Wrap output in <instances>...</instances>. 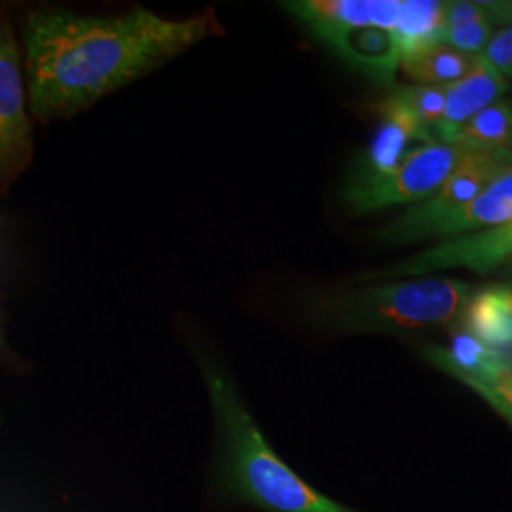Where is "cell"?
I'll return each mask as SVG.
<instances>
[{
  "label": "cell",
  "mask_w": 512,
  "mask_h": 512,
  "mask_svg": "<svg viewBox=\"0 0 512 512\" xmlns=\"http://www.w3.org/2000/svg\"><path fill=\"white\" fill-rule=\"evenodd\" d=\"M222 33L215 10L167 19L147 8L88 16L42 6L23 16L21 59L33 120H69Z\"/></svg>",
  "instance_id": "cell-1"
},
{
  "label": "cell",
  "mask_w": 512,
  "mask_h": 512,
  "mask_svg": "<svg viewBox=\"0 0 512 512\" xmlns=\"http://www.w3.org/2000/svg\"><path fill=\"white\" fill-rule=\"evenodd\" d=\"M194 355L215 418V484L222 499L262 512H357L296 475L260 431L226 366L207 349Z\"/></svg>",
  "instance_id": "cell-2"
},
{
  "label": "cell",
  "mask_w": 512,
  "mask_h": 512,
  "mask_svg": "<svg viewBox=\"0 0 512 512\" xmlns=\"http://www.w3.org/2000/svg\"><path fill=\"white\" fill-rule=\"evenodd\" d=\"M473 293L459 279L410 277L315 294L306 311L315 327L334 334H401L456 321Z\"/></svg>",
  "instance_id": "cell-3"
},
{
  "label": "cell",
  "mask_w": 512,
  "mask_h": 512,
  "mask_svg": "<svg viewBox=\"0 0 512 512\" xmlns=\"http://www.w3.org/2000/svg\"><path fill=\"white\" fill-rule=\"evenodd\" d=\"M283 8L353 71L378 84L401 67L404 0H296Z\"/></svg>",
  "instance_id": "cell-4"
},
{
  "label": "cell",
  "mask_w": 512,
  "mask_h": 512,
  "mask_svg": "<svg viewBox=\"0 0 512 512\" xmlns=\"http://www.w3.org/2000/svg\"><path fill=\"white\" fill-rule=\"evenodd\" d=\"M473 152L459 143H431L416 148L391 173L368 179H346L344 203L353 215L382 211L393 205L427 200L439 190L459 160Z\"/></svg>",
  "instance_id": "cell-5"
},
{
  "label": "cell",
  "mask_w": 512,
  "mask_h": 512,
  "mask_svg": "<svg viewBox=\"0 0 512 512\" xmlns=\"http://www.w3.org/2000/svg\"><path fill=\"white\" fill-rule=\"evenodd\" d=\"M35 126L29 112L23 59L14 27L0 16V198L29 167Z\"/></svg>",
  "instance_id": "cell-6"
},
{
  "label": "cell",
  "mask_w": 512,
  "mask_h": 512,
  "mask_svg": "<svg viewBox=\"0 0 512 512\" xmlns=\"http://www.w3.org/2000/svg\"><path fill=\"white\" fill-rule=\"evenodd\" d=\"M512 258V219L478 232L442 239L425 251L389 264L378 272L359 275V283L427 277L442 270L463 268L478 275L492 274Z\"/></svg>",
  "instance_id": "cell-7"
},
{
  "label": "cell",
  "mask_w": 512,
  "mask_h": 512,
  "mask_svg": "<svg viewBox=\"0 0 512 512\" xmlns=\"http://www.w3.org/2000/svg\"><path fill=\"white\" fill-rule=\"evenodd\" d=\"M509 171H512V148L469 152L459 160L435 194L423 202L410 205L403 215L378 232V238L393 245L408 230L471 202Z\"/></svg>",
  "instance_id": "cell-8"
},
{
  "label": "cell",
  "mask_w": 512,
  "mask_h": 512,
  "mask_svg": "<svg viewBox=\"0 0 512 512\" xmlns=\"http://www.w3.org/2000/svg\"><path fill=\"white\" fill-rule=\"evenodd\" d=\"M423 355L431 365L475 391L512 427V353L488 348L463 332L450 346H431Z\"/></svg>",
  "instance_id": "cell-9"
},
{
  "label": "cell",
  "mask_w": 512,
  "mask_h": 512,
  "mask_svg": "<svg viewBox=\"0 0 512 512\" xmlns=\"http://www.w3.org/2000/svg\"><path fill=\"white\" fill-rule=\"evenodd\" d=\"M380 124L370 143L353 160L346 179H368L391 173L416 148L437 143L433 135L389 93L374 107Z\"/></svg>",
  "instance_id": "cell-10"
},
{
  "label": "cell",
  "mask_w": 512,
  "mask_h": 512,
  "mask_svg": "<svg viewBox=\"0 0 512 512\" xmlns=\"http://www.w3.org/2000/svg\"><path fill=\"white\" fill-rule=\"evenodd\" d=\"M512 219V171L499 177L471 202L427 220L408 230L393 245H408L425 239H448L478 232Z\"/></svg>",
  "instance_id": "cell-11"
},
{
  "label": "cell",
  "mask_w": 512,
  "mask_h": 512,
  "mask_svg": "<svg viewBox=\"0 0 512 512\" xmlns=\"http://www.w3.org/2000/svg\"><path fill=\"white\" fill-rule=\"evenodd\" d=\"M509 90L507 80L497 73L484 55H476L475 65L463 78L446 86L444 112L433 131L435 141L448 143L450 137L480 110L490 107Z\"/></svg>",
  "instance_id": "cell-12"
},
{
  "label": "cell",
  "mask_w": 512,
  "mask_h": 512,
  "mask_svg": "<svg viewBox=\"0 0 512 512\" xmlns=\"http://www.w3.org/2000/svg\"><path fill=\"white\" fill-rule=\"evenodd\" d=\"M461 321L465 332L488 348L512 344V283L490 285L469 298Z\"/></svg>",
  "instance_id": "cell-13"
},
{
  "label": "cell",
  "mask_w": 512,
  "mask_h": 512,
  "mask_svg": "<svg viewBox=\"0 0 512 512\" xmlns=\"http://www.w3.org/2000/svg\"><path fill=\"white\" fill-rule=\"evenodd\" d=\"M476 55L463 54L446 44H435L401 63L404 73L421 86H450L475 65Z\"/></svg>",
  "instance_id": "cell-14"
},
{
  "label": "cell",
  "mask_w": 512,
  "mask_h": 512,
  "mask_svg": "<svg viewBox=\"0 0 512 512\" xmlns=\"http://www.w3.org/2000/svg\"><path fill=\"white\" fill-rule=\"evenodd\" d=\"M448 143H459L471 150L512 148V101L499 99L480 110L450 137Z\"/></svg>",
  "instance_id": "cell-15"
},
{
  "label": "cell",
  "mask_w": 512,
  "mask_h": 512,
  "mask_svg": "<svg viewBox=\"0 0 512 512\" xmlns=\"http://www.w3.org/2000/svg\"><path fill=\"white\" fill-rule=\"evenodd\" d=\"M391 95L408 110L423 128L431 135L437 128V124L444 112V101H446V86H403L395 88ZM435 139V135H433Z\"/></svg>",
  "instance_id": "cell-16"
},
{
  "label": "cell",
  "mask_w": 512,
  "mask_h": 512,
  "mask_svg": "<svg viewBox=\"0 0 512 512\" xmlns=\"http://www.w3.org/2000/svg\"><path fill=\"white\" fill-rule=\"evenodd\" d=\"M494 37V25L486 21L463 23L454 27H442L440 44H446L458 52L469 55H480Z\"/></svg>",
  "instance_id": "cell-17"
},
{
  "label": "cell",
  "mask_w": 512,
  "mask_h": 512,
  "mask_svg": "<svg viewBox=\"0 0 512 512\" xmlns=\"http://www.w3.org/2000/svg\"><path fill=\"white\" fill-rule=\"evenodd\" d=\"M475 21H486L494 25L486 2H480V0L442 2V27H454V25L475 23Z\"/></svg>",
  "instance_id": "cell-18"
},
{
  "label": "cell",
  "mask_w": 512,
  "mask_h": 512,
  "mask_svg": "<svg viewBox=\"0 0 512 512\" xmlns=\"http://www.w3.org/2000/svg\"><path fill=\"white\" fill-rule=\"evenodd\" d=\"M482 55L505 80L512 78V25L501 27L494 37L490 38Z\"/></svg>",
  "instance_id": "cell-19"
},
{
  "label": "cell",
  "mask_w": 512,
  "mask_h": 512,
  "mask_svg": "<svg viewBox=\"0 0 512 512\" xmlns=\"http://www.w3.org/2000/svg\"><path fill=\"white\" fill-rule=\"evenodd\" d=\"M488 4V10H490V16L494 25H512V0H492V2H486Z\"/></svg>",
  "instance_id": "cell-20"
},
{
  "label": "cell",
  "mask_w": 512,
  "mask_h": 512,
  "mask_svg": "<svg viewBox=\"0 0 512 512\" xmlns=\"http://www.w3.org/2000/svg\"><path fill=\"white\" fill-rule=\"evenodd\" d=\"M14 361V353L8 346V340H6V330H4V321H2V313H0V363H6L10 365Z\"/></svg>",
  "instance_id": "cell-21"
},
{
  "label": "cell",
  "mask_w": 512,
  "mask_h": 512,
  "mask_svg": "<svg viewBox=\"0 0 512 512\" xmlns=\"http://www.w3.org/2000/svg\"><path fill=\"white\" fill-rule=\"evenodd\" d=\"M509 270H511V274H512V258H511V260H509Z\"/></svg>",
  "instance_id": "cell-22"
}]
</instances>
